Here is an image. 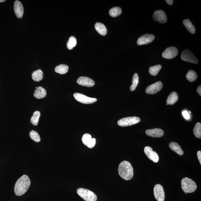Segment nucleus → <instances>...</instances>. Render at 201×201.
I'll list each match as a JSON object with an SVG mask.
<instances>
[{
  "label": "nucleus",
  "mask_w": 201,
  "mask_h": 201,
  "mask_svg": "<svg viewBox=\"0 0 201 201\" xmlns=\"http://www.w3.org/2000/svg\"><path fill=\"white\" fill-rule=\"evenodd\" d=\"M31 182L27 175H24L18 180L16 183L14 191L17 196H21L27 191L30 185Z\"/></svg>",
  "instance_id": "nucleus-1"
},
{
  "label": "nucleus",
  "mask_w": 201,
  "mask_h": 201,
  "mask_svg": "<svg viewBox=\"0 0 201 201\" xmlns=\"http://www.w3.org/2000/svg\"><path fill=\"white\" fill-rule=\"evenodd\" d=\"M118 172L120 176L126 180L131 179L134 175L133 169L131 164L126 160L120 164Z\"/></svg>",
  "instance_id": "nucleus-2"
},
{
  "label": "nucleus",
  "mask_w": 201,
  "mask_h": 201,
  "mask_svg": "<svg viewBox=\"0 0 201 201\" xmlns=\"http://www.w3.org/2000/svg\"><path fill=\"white\" fill-rule=\"evenodd\" d=\"M181 187L185 193H192L197 189L196 183L189 178L185 177L181 180Z\"/></svg>",
  "instance_id": "nucleus-3"
},
{
  "label": "nucleus",
  "mask_w": 201,
  "mask_h": 201,
  "mask_svg": "<svg viewBox=\"0 0 201 201\" xmlns=\"http://www.w3.org/2000/svg\"><path fill=\"white\" fill-rule=\"evenodd\" d=\"M77 194L86 201H96L97 195L93 192L84 188H79L77 190Z\"/></svg>",
  "instance_id": "nucleus-4"
},
{
  "label": "nucleus",
  "mask_w": 201,
  "mask_h": 201,
  "mask_svg": "<svg viewBox=\"0 0 201 201\" xmlns=\"http://www.w3.org/2000/svg\"><path fill=\"white\" fill-rule=\"evenodd\" d=\"M140 119L138 117H130L122 118L118 121L117 124L121 127L132 126L140 122Z\"/></svg>",
  "instance_id": "nucleus-5"
},
{
  "label": "nucleus",
  "mask_w": 201,
  "mask_h": 201,
  "mask_svg": "<svg viewBox=\"0 0 201 201\" xmlns=\"http://www.w3.org/2000/svg\"><path fill=\"white\" fill-rule=\"evenodd\" d=\"M181 59L183 61L194 64H197L198 61L191 51L188 49H185L181 54Z\"/></svg>",
  "instance_id": "nucleus-6"
},
{
  "label": "nucleus",
  "mask_w": 201,
  "mask_h": 201,
  "mask_svg": "<svg viewBox=\"0 0 201 201\" xmlns=\"http://www.w3.org/2000/svg\"><path fill=\"white\" fill-rule=\"evenodd\" d=\"M75 100L80 103L84 104H91L95 103L97 100L96 98L89 97L84 94L76 93L73 94Z\"/></svg>",
  "instance_id": "nucleus-7"
},
{
  "label": "nucleus",
  "mask_w": 201,
  "mask_h": 201,
  "mask_svg": "<svg viewBox=\"0 0 201 201\" xmlns=\"http://www.w3.org/2000/svg\"><path fill=\"white\" fill-rule=\"evenodd\" d=\"M155 198L158 201H164L165 199V192L163 187L159 184H156L153 189Z\"/></svg>",
  "instance_id": "nucleus-8"
},
{
  "label": "nucleus",
  "mask_w": 201,
  "mask_h": 201,
  "mask_svg": "<svg viewBox=\"0 0 201 201\" xmlns=\"http://www.w3.org/2000/svg\"><path fill=\"white\" fill-rule=\"evenodd\" d=\"M179 51L175 47H170L166 49L162 54L163 57L166 59H172L177 56Z\"/></svg>",
  "instance_id": "nucleus-9"
},
{
  "label": "nucleus",
  "mask_w": 201,
  "mask_h": 201,
  "mask_svg": "<svg viewBox=\"0 0 201 201\" xmlns=\"http://www.w3.org/2000/svg\"><path fill=\"white\" fill-rule=\"evenodd\" d=\"M163 87V84L162 82L158 81L148 86L145 92L148 94H154L161 90Z\"/></svg>",
  "instance_id": "nucleus-10"
},
{
  "label": "nucleus",
  "mask_w": 201,
  "mask_h": 201,
  "mask_svg": "<svg viewBox=\"0 0 201 201\" xmlns=\"http://www.w3.org/2000/svg\"><path fill=\"white\" fill-rule=\"evenodd\" d=\"M144 152L148 158L155 163H157L159 160L158 155L156 152L153 151V149L149 146H146L144 148Z\"/></svg>",
  "instance_id": "nucleus-11"
},
{
  "label": "nucleus",
  "mask_w": 201,
  "mask_h": 201,
  "mask_svg": "<svg viewBox=\"0 0 201 201\" xmlns=\"http://www.w3.org/2000/svg\"><path fill=\"white\" fill-rule=\"evenodd\" d=\"M155 37L154 35L151 34H145L143 35L137 40V45H148L154 40Z\"/></svg>",
  "instance_id": "nucleus-12"
},
{
  "label": "nucleus",
  "mask_w": 201,
  "mask_h": 201,
  "mask_svg": "<svg viewBox=\"0 0 201 201\" xmlns=\"http://www.w3.org/2000/svg\"><path fill=\"white\" fill-rule=\"evenodd\" d=\"M153 18L155 21L160 23L164 24L166 22L167 18L165 12L163 10H157L154 12Z\"/></svg>",
  "instance_id": "nucleus-13"
},
{
  "label": "nucleus",
  "mask_w": 201,
  "mask_h": 201,
  "mask_svg": "<svg viewBox=\"0 0 201 201\" xmlns=\"http://www.w3.org/2000/svg\"><path fill=\"white\" fill-rule=\"evenodd\" d=\"M83 143L89 148H93L96 144V139L92 138L91 136L89 134H85L82 139Z\"/></svg>",
  "instance_id": "nucleus-14"
},
{
  "label": "nucleus",
  "mask_w": 201,
  "mask_h": 201,
  "mask_svg": "<svg viewBox=\"0 0 201 201\" xmlns=\"http://www.w3.org/2000/svg\"><path fill=\"white\" fill-rule=\"evenodd\" d=\"M77 82L79 85L86 87H92L95 85V82L92 79L89 77H79L77 79Z\"/></svg>",
  "instance_id": "nucleus-15"
},
{
  "label": "nucleus",
  "mask_w": 201,
  "mask_h": 201,
  "mask_svg": "<svg viewBox=\"0 0 201 201\" xmlns=\"http://www.w3.org/2000/svg\"><path fill=\"white\" fill-rule=\"evenodd\" d=\"M14 10L16 15L18 18H21L24 14V7L22 3L18 1H16L14 4Z\"/></svg>",
  "instance_id": "nucleus-16"
},
{
  "label": "nucleus",
  "mask_w": 201,
  "mask_h": 201,
  "mask_svg": "<svg viewBox=\"0 0 201 201\" xmlns=\"http://www.w3.org/2000/svg\"><path fill=\"white\" fill-rule=\"evenodd\" d=\"M145 133L148 136L154 137H161L164 134L163 130L159 128L146 130Z\"/></svg>",
  "instance_id": "nucleus-17"
},
{
  "label": "nucleus",
  "mask_w": 201,
  "mask_h": 201,
  "mask_svg": "<svg viewBox=\"0 0 201 201\" xmlns=\"http://www.w3.org/2000/svg\"><path fill=\"white\" fill-rule=\"evenodd\" d=\"M47 92L45 89L41 86H39L34 91V96L35 98L40 99L45 98Z\"/></svg>",
  "instance_id": "nucleus-18"
},
{
  "label": "nucleus",
  "mask_w": 201,
  "mask_h": 201,
  "mask_svg": "<svg viewBox=\"0 0 201 201\" xmlns=\"http://www.w3.org/2000/svg\"><path fill=\"white\" fill-rule=\"evenodd\" d=\"M169 147L173 151L179 155L180 156H182L184 154V151L183 150L181 146L177 143L171 142L169 144Z\"/></svg>",
  "instance_id": "nucleus-19"
},
{
  "label": "nucleus",
  "mask_w": 201,
  "mask_h": 201,
  "mask_svg": "<svg viewBox=\"0 0 201 201\" xmlns=\"http://www.w3.org/2000/svg\"><path fill=\"white\" fill-rule=\"evenodd\" d=\"M96 30L102 36H105L107 33V29L104 25L101 23L97 22L95 25Z\"/></svg>",
  "instance_id": "nucleus-20"
},
{
  "label": "nucleus",
  "mask_w": 201,
  "mask_h": 201,
  "mask_svg": "<svg viewBox=\"0 0 201 201\" xmlns=\"http://www.w3.org/2000/svg\"><path fill=\"white\" fill-rule=\"evenodd\" d=\"M179 99V96L177 93L173 92L170 93L168 97L167 103L168 104L173 105L176 103Z\"/></svg>",
  "instance_id": "nucleus-21"
},
{
  "label": "nucleus",
  "mask_w": 201,
  "mask_h": 201,
  "mask_svg": "<svg viewBox=\"0 0 201 201\" xmlns=\"http://www.w3.org/2000/svg\"><path fill=\"white\" fill-rule=\"evenodd\" d=\"M32 77L34 81L39 82L43 78V72L40 69L36 70L32 73Z\"/></svg>",
  "instance_id": "nucleus-22"
},
{
  "label": "nucleus",
  "mask_w": 201,
  "mask_h": 201,
  "mask_svg": "<svg viewBox=\"0 0 201 201\" xmlns=\"http://www.w3.org/2000/svg\"><path fill=\"white\" fill-rule=\"evenodd\" d=\"M183 23L190 33H191L192 34H194L195 33V26L192 24L189 19H184L183 21Z\"/></svg>",
  "instance_id": "nucleus-23"
},
{
  "label": "nucleus",
  "mask_w": 201,
  "mask_h": 201,
  "mask_svg": "<svg viewBox=\"0 0 201 201\" xmlns=\"http://www.w3.org/2000/svg\"><path fill=\"white\" fill-rule=\"evenodd\" d=\"M69 69V68L67 65H61L56 67L55 71L60 74H65L68 72Z\"/></svg>",
  "instance_id": "nucleus-24"
},
{
  "label": "nucleus",
  "mask_w": 201,
  "mask_h": 201,
  "mask_svg": "<svg viewBox=\"0 0 201 201\" xmlns=\"http://www.w3.org/2000/svg\"><path fill=\"white\" fill-rule=\"evenodd\" d=\"M197 77V74L193 70H190L187 73L186 77L187 80L190 82H193L196 80Z\"/></svg>",
  "instance_id": "nucleus-25"
},
{
  "label": "nucleus",
  "mask_w": 201,
  "mask_h": 201,
  "mask_svg": "<svg viewBox=\"0 0 201 201\" xmlns=\"http://www.w3.org/2000/svg\"><path fill=\"white\" fill-rule=\"evenodd\" d=\"M162 66L161 65H158L156 66H151L150 67L149 70V73L153 76H156L158 74L159 72L161 69Z\"/></svg>",
  "instance_id": "nucleus-26"
},
{
  "label": "nucleus",
  "mask_w": 201,
  "mask_h": 201,
  "mask_svg": "<svg viewBox=\"0 0 201 201\" xmlns=\"http://www.w3.org/2000/svg\"><path fill=\"white\" fill-rule=\"evenodd\" d=\"M121 12H122V10L119 7H115L111 9L109 11V14L111 17H116L120 15Z\"/></svg>",
  "instance_id": "nucleus-27"
},
{
  "label": "nucleus",
  "mask_w": 201,
  "mask_h": 201,
  "mask_svg": "<svg viewBox=\"0 0 201 201\" xmlns=\"http://www.w3.org/2000/svg\"><path fill=\"white\" fill-rule=\"evenodd\" d=\"M40 112L39 111H36L34 112L33 116L31 117L30 121L31 123L34 126L38 125L39 119H40Z\"/></svg>",
  "instance_id": "nucleus-28"
},
{
  "label": "nucleus",
  "mask_w": 201,
  "mask_h": 201,
  "mask_svg": "<svg viewBox=\"0 0 201 201\" xmlns=\"http://www.w3.org/2000/svg\"><path fill=\"white\" fill-rule=\"evenodd\" d=\"M139 82V77L137 73H135L132 79V84L130 87V89L132 91H135Z\"/></svg>",
  "instance_id": "nucleus-29"
},
{
  "label": "nucleus",
  "mask_w": 201,
  "mask_h": 201,
  "mask_svg": "<svg viewBox=\"0 0 201 201\" xmlns=\"http://www.w3.org/2000/svg\"><path fill=\"white\" fill-rule=\"evenodd\" d=\"M77 44V40L75 37H70L68 43H67V48L69 50H72L73 47L76 45Z\"/></svg>",
  "instance_id": "nucleus-30"
},
{
  "label": "nucleus",
  "mask_w": 201,
  "mask_h": 201,
  "mask_svg": "<svg viewBox=\"0 0 201 201\" xmlns=\"http://www.w3.org/2000/svg\"><path fill=\"white\" fill-rule=\"evenodd\" d=\"M193 133L195 136L197 138H201V124L200 123H197L195 124L193 129Z\"/></svg>",
  "instance_id": "nucleus-31"
},
{
  "label": "nucleus",
  "mask_w": 201,
  "mask_h": 201,
  "mask_svg": "<svg viewBox=\"0 0 201 201\" xmlns=\"http://www.w3.org/2000/svg\"><path fill=\"white\" fill-rule=\"evenodd\" d=\"M30 136L32 140H34V141L36 142H40V140H41L40 136L39 135L38 133L37 132L34 131V130H32V131L30 132Z\"/></svg>",
  "instance_id": "nucleus-32"
},
{
  "label": "nucleus",
  "mask_w": 201,
  "mask_h": 201,
  "mask_svg": "<svg viewBox=\"0 0 201 201\" xmlns=\"http://www.w3.org/2000/svg\"><path fill=\"white\" fill-rule=\"evenodd\" d=\"M183 117L185 119L188 120L190 119V116L188 112L187 111H184L182 112Z\"/></svg>",
  "instance_id": "nucleus-33"
},
{
  "label": "nucleus",
  "mask_w": 201,
  "mask_h": 201,
  "mask_svg": "<svg viewBox=\"0 0 201 201\" xmlns=\"http://www.w3.org/2000/svg\"><path fill=\"white\" fill-rule=\"evenodd\" d=\"M197 156L198 157V160L200 162V164L201 165V151H199L197 152Z\"/></svg>",
  "instance_id": "nucleus-34"
},
{
  "label": "nucleus",
  "mask_w": 201,
  "mask_h": 201,
  "mask_svg": "<svg viewBox=\"0 0 201 201\" xmlns=\"http://www.w3.org/2000/svg\"><path fill=\"white\" fill-rule=\"evenodd\" d=\"M197 92L198 93L199 95L201 96V85H199L197 89Z\"/></svg>",
  "instance_id": "nucleus-35"
},
{
  "label": "nucleus",
  "mask_w": 201,
  "mask_h": 201,
  "mask_svg": "<svg viewBox=\"0 0 201 201\" xmlns=\"http://www.w3.org/2000/svg\"><path fill=\"white\" fill-rule=\"evenodd\" d=\"M165 1L168 4L170 5H171L173 4V3L174 1H172V0H166Z\"/></svg>",
  "instance_id": "nucleus-36"
},
{
  "label": "nucleus",
  "mask_w": 201,
  "mask_h": 201,
  "mask_svg": "<svg viewBox=\"0 0 201 201\" xmlns=\"http://www.w3.org/2000/svg\"><path fill=\"white\" fill-rule=\"evenodd\" d=\"M5 1H6L5 0H0V2H3Z\"/></svg>",
  "instance_id": "nucleus-37"
},
{
  "label": "nucleus",
  "mask_w": 201,
  "mask_h": 201,
  "mask_svg": "<svg viewBox=\"0 0 201 201\" xmlns=\"http://www.w3.org/2000/svg\"><path fill=\"white\" fill-rule=\"evenodd\" d=\"M37 87H36V89H37Z\"/></svg>",
  "instance_id": "nucleus-38"
}]
</instances>
